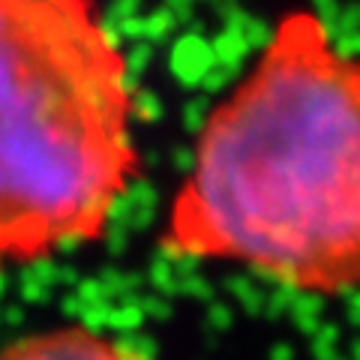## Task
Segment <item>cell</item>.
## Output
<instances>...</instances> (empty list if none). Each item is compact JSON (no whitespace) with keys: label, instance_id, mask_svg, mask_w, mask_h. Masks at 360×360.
<instances>
[{"label":"cell","instance_id":"obj_1","mask_svg":"<svg viewBox=\"0 0 360 360\" xmlns=\"http://www.w3.org/2000/svg\"><path fill=\"white\" fill-rule=\"evenodd\" d=\"M162 243L309 295L360 288V54L315 13L279 18L207 115Z\"/></svg>","mask_w":360,"mask_h":360},{"label":"cell","instance_id":"obj_2","mask_svg":"<svg viewBox=\"0 0 360 360\" xmlns=\"http://www.w3.org/2000/svg\"><path fill=\"white\" fill-rule=\"evenodd\" d=\"M135 174V90L99 4L0 0V262L103 238Z\"/></svg>","mask_w":360,"mask_h":360},{"label":"cell","instance_id":"obj_3","mask_svg":"<svg viewBox=\"0 0 360 360\" xmlns=\"http://www.w3.org/2000/svg\"><path fill=\"white\" fill-rule=\"evenodd\" d=\"M0 360H148L132 345L87 328H54L25 336L0 352Z\"/></svg>","mask_w":360,"mask_h":360}]
</instances>
